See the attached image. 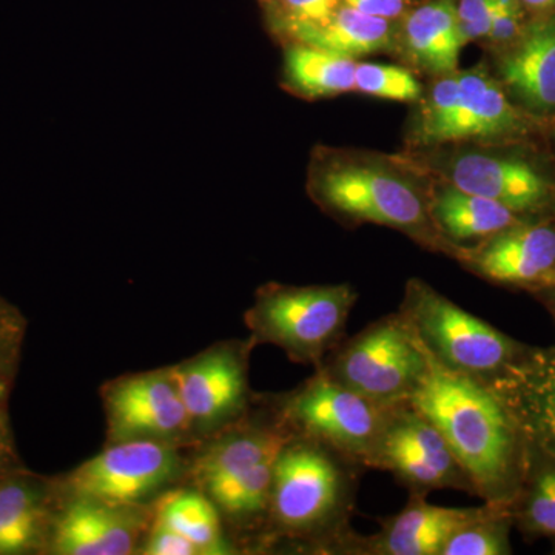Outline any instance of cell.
Masks as SVG:
<instances>
[{
    "mask_svg": "<svg viewBox=\"0 0 555 555\" xmlns=\"http://www.w3.org/2000/svg\"><path fill=\"white\" fill-rule=\"evenodd\" d=\"M554 291H555V288H554Z\"/></svg>",
    "mask_w": 555,
    "mask_h": 555,
    "instance_id": "cell-40",
    "label": "cell"
},
{
    "mask_svg": "<svg viewBox=\"0 0 555 555\" xmlns=\"http://www.w3.org/2000/svg\"><path fill=\"white\" fill-rule=\"evenodd\" d=\"M65 500L51 528L54 554L139 553L153 520L147 505H122L89 496L67 495Z\"/></svg>",
    "mask_w": 555,
    "mask_h": 555,
    "instance_id": "cell-15",
    "label": "cell"
},
{
    "mask_svg": "<svg viewBox=\"0 0 555 555\" xmlns=\"http://www.w3.org/2000/svg\"><path fill=\"white\" fill-rule=\"evenodd\" d=\"M294 436L286 423L235 427L210 444L195 462V478L204 492L246 476L262 460L278 454Z\"/></svg>",
    "mask_w": 555,
    "mask_h": 555,
    "instance_id": "cell-21",
    "label": "cell"
},
{
    "mask_svg": "<svg viewBox=\"0 0 555 555\" xmlns=\"http://www.w3.org/2000/svg\"><path fill=\"white\" fill-rule=\"evenodd\" d=\"M3 339L7 338L0 334V396H2L3 389H5V364H9L5 360V352H9V350L3 347Z\"/></svg>",
    "mask_w": 555,
    "mask_h": 555,
    "instance_id": "cell-36",
    "label": "cell"
},
{
    "mask_svg": "<svg viewBox=\"0 0 555 555\" xmlns=\"http://www.w3.org/2000/svg\"><path fill=\"white\" fill-rule=\"evenodd\" d=\"M427 358L425 377L409 403L437 427L473 492L486 503L507 505L520 473L516 416L494 387L440 366L429 353Z\"/></svg>",
    "mask_w": 555,
    "mask_h": 555,
    "instance_id": "cell-1",
    "label": "cell"
},
{
    "mask_svg": "<svg viewBox=\"0 0 555 555\" xmlns=\"http://www.w3.org/2000/svg\"><path fill=\"white\" fill-rule=\"evenodd\" d=\"M248 347L224 343L171 367L193 433H214L235 422L248 401Z\"/></svg>",
    "mask_w": 555,
    "mask_h": 555,
    "instance_id": "cell-12",
    "label": "cell"
},
{
    "mask_svg": "<svg viewBox=\"0 0 555 555\" xmlns=\"http://www.w3.org/2000/svg\"><path fill=\"white\" fill-rule=\"evenodd\" d=\"M393 404H379L347 389L318 369L281 408V418L356 465H371L372 452Z\"/></svg>",
    "mask_w": 555,
    "mask_h": 555,
    "instance_id": "cell-7",
    "label": "cell"
},
{
    "mask_svg": "<svg viewBox=\"0 0 555 555\" xmlns=\"http://www.w3.org/2000/svg\"><path fill=\"white\" fill-rule=\"evenodd\" d=\"M343 5L390 22H398L412 7L414 0H343Z\"/></svg>",
    "mask_w": 555,
    "mask_h": 555,
    "instance_id": "cell-34",
    "label": "cell"
},
{
    "mask_svg": "<svg viewBox=\"0 0 555 555\" xmlns=\"http://www.w3.org/2000/svg\"><path fill=\"white\" fill-rule=\"evenodd\" d=\"M102 401L107 444L129 440L178 443L193 433L171 369L113 379L102 387Z\"/></svg>",
    "mask_w": 555,
    "mask_h": 555,
    "instance_id": "cell-11",
    "label": "cell"
},
{
    "mask_svg": "<svg viewBox=\"0 0 555 555\" xmlns=\"http://www.w3.org/2000/svg\"><path fill=\"white\" fill-rule=\"evenodd\" d=\"M268 5L269 30L283 42L295 28L321 24L334 16L343 0H273Z\"/></svg>",
    "mask_w": 555,
    "mask_h": 555,
    "instance_id": "cell-29",
    "label": "cell"
},
{
    "mask_svg": "<svg viewBox=\"0 0 555 555\" xmlns=\"http://www.w3.org/2000/svg\"><path fill=\"white\" fill-rule=\"evenodd\" d=\"M492 387L513 411L521 433L555 459V352L526 357Z\"/></svg>",
    "mask_w": 555,
    "mask_h": 555,
    "instance_id": "cell-19",
    "label": "cell"
},
{
    "mask_svg": "<svg viewBox=\"0 0 555 555\" xmlns=\"http://www.w3.org/2000/svg\"><path fill=\"white\" fill-rule=\"evenodd\" d=\"M141 554L147 555H203L198 546L193 545L189 539L179 534L169 526L160 524L153 517L147 535L142 542Z\"/></svg>",
    "mask_w": 555,
    "mask_h": 555,
    "instance_id": "cell-33",
    "label": "cell"
},
{
    "mask_svg": "<svg viewBox=\"0 0 555 555\" xmlns=\"http://www.w3.org/2000/svg\"><path fill=\"white\" fill-rule=\"evenodd\" d=\"M356 91L367 96L397 102H420L425 89L411 68L358 62Z\"/></svg>",
    "mask_w": 555,
    "mask_h": 555,
    "instance_id": "cell-28",
    "label": "cell"
},
{
    "mask_svg": "<svg viewBox=\"0 0 555 555\" xmlns=\"http://www.w3.org/2000/svg\"><path fill=\"white\" fill-rule=\"evenodd\" d=\"M358 294L349 284L259 288L246 323L254 343L283 349L295 363L320 369L338 345Z\"/></svg>",
    "mask_w": 555,
    "mask_h": 555,
    "instance_id": "cell-4",
    "label": "cell"
},
{
    "mask_svg": "<svg viewBox=\"0 0 555 555\" xmlns=\"http://www.w3.org/2000/svg\"><path fill=\"white\" fill-rule=\"evenodd\" d=\"M502 0H455L460 30L465 42H483Z\"/></svg>",
    "mask_w": 555,
    "mask_h": 555,
    "instance_id": "cell-32",
    "label": "cell"
},
{
    "mask_svg": "<svg viewBox=\"0 0 555 555\" xmlns=\"http://www.w3.org/2000/svg\"><path fill=\"white\" fill-rule=\"evenodd\" d=\"M506 147L454 150L426 164H434L441 181L463 192L495 201L521 217H535L555 203V177L535 159Z\"/></svg>",
    "mask_w": 555,
    "mask_h": 555,
    "instance_id": "cell-8",
    "label": "cell"
},
{
    "mask_svg": "<svg viewBox=\"0 0 555 555\" xmlns=\"http://www.w3.org/2000/svg\"><path fill=\"white\" fill-rule=\"evenodd\" d=\"M262 2L270 3V2H273V0H262Z\"/></svg>",
    "mask_w": 555,
    "mask_h": 555,
    "instance_id": "cell-39",
    "label": "cell"
},
{
    "mask_svg": "<svg viewBox=\"0 0 555 555\" xmlns=\"http://www.w3.org/2000/svg\"><path fill=\"white\" fill-rule=\"evenodd\" d=\"M153 517L189 539L203 555L233 553L222 534L218 506L203 492H166L160 495Z\"/></svg>",
    "mask_w": 555,
    "mask_h": 555,
    "instance_id": "cell-25",
    "label": "cell"
},
{
    "mask_svg": "<svg viewBox=\"0 0 555 555\" xmlns=\"http://www.w3.org/2000/svg\"><path fill=\"white\" fill-rule=\"evenodd\" d=\"M429 210L438 232L459 248L476 246L532 218L521 217L495 201L463 192L444 181L429 190Z\"/></svg>",
    "mask_w": 555,
    "mask_h": 555,
    "instance_id": "cell-20",
    "label": "cell"
},
{
    "mask_svg": "<svg viewBox=\"0 0 555 555\" xmlns=\"http://www.w3.org/2000/svg\"><path fill=\"white\" fill-rule=\"evenodd\" d=\"M531 16L555 14V0H518Z\"/></svg>",
    "mask_w": 555,
    "mask_h": 555,
    "instance_id": "cell-35",
    "label": "cell"
},
{
    "mask_svg": "<svg viewBox=\"0 0 555 555\" xmlns=\"http://www.w3.org/2000/svg\"><path fill=\"white\" fill-rule=\"evenodd\" d=\"M455 259L502 286L551 291L555 288V224L526 218L476 246L460 248Z\"/></svg>",
    "mask_w": 555,
    "mask_h": 555,
    "instance_id": "cell-14",
    "label": "cell"
},
{
    "mask_svg": "<svg viewBox=\"0 0 555 555\" xmlns=\"http://www.w3.org/2000/svg\"><path fill=\"white\" fill-rule=\"evenodd\" d=\"M429 358L401 313L382 318L350 338L321 366L339 385L379 404L408 401L425 377Z\"/></svg>",
    "mask_w": 555,
    "mask_h": 555,
    "instance_id": "cell-6",
    "label": "cell"
},
{
    "mask_svg": "<svg viewBox=\"0 0 555 555\" xmlns=\"http://www.w3.org/2000/svg\"><path fill=\"white\" fill-rule=\"evenodd\" d=\"M3 462H5V460H3L2 449H0V474H2Z\"/></svg>",
    "mask_w": 555,
    "mask_h": 555,
    "instance_id": "cell-37",
    "label": "cell"
},
{
    "mask_svg": "<svg viewBox=\"0 0 555 555\" xmlns=\"http://www.w3.org/2000/svg\"><path fill=\"white\" fill-rule=\"evenodd\" d=\"M511 554L507 505L492 503L488 513L456 531L441 547L440 555Z\"/></svg>",
    "mask_w": 555,
    "mask_h": 555,
    "instance_id": "cell-27",
    "label": "cell"
},
{
    "mask_svg": "<svg viewBox=\"0 0 555 555\" xmlns=\"http://www.w3.org/2000/svg\"><path fill=\"white\" fill-rule=\"evenodd\" d=\"M393 36L396 22L367 16L350 7L341 5L327 21L295 28L281 43H306L357 61L383 51L392 53Z\"/></svg>",
    "mask_w": 555,
    "mask_h": 555,
    "instance_id": "cell-22",
    "label": "cell"
},
{
    "mask_svg": "<svg viewBox=\"0 0 555 555\" xmlns=\"http://www.w3.org/2000/svg\"><path fill=\"white\" fill-rule=\"evenodd\" d=\"M369 466L392 473L412 495L436 489L473 492L444 438L409 400L390 408Z\"/></svg>",
    "mask_w": 555,
    "mask_h": 555,
    "instance_id": "cell-10",
    "label": "cell"
},
{
    "mask_svg": "<svg viewBox=\"0 0 555 555\" xmlns=\"http://www.w3.org/2000/svg\"><path fill=\"white\" fill-rule=\"evenodd\" d=\"M401 317L440 366L492 386L528 357L521 346L418 278L408 281Z\"/></svg>",
    "mask_w": 555,
    "mask_h": 555,
    "instance_id": "cell-3",
    "label": "cell"
},
{
    "mask_svg": "<svg viewBox=\"0 0 555 555\" xmlns=\"http://www.w3.org/2000/svg\"><path fill=\"white\" fill-rule=\"evenodd\" d=\"M49 489L30 478L0 481V555L38 550L51 535Z\"/></svg>",
    "mask_w": 555,
    "mask_h": 555,
    "instance_id": "cell-23",
    "label": "cell"
},
{
    "mask_svg": "<svg viewBox=\"0 0 555 555\" xmlns=\"http://www.w3.org/2000/svg\"><path fill=\"white\" fill-rule=\"evenodd\" d=\"M345 456L306 437H291L273 465L269 514L292 535L338 532L350 502ZM350 463V462H349Z\"/></svg>",
    "mask_w": 555,
    "mask_h": 555,
    "instance_id": "cell-5",
    "label": "cell"
},
{
    "mask_svg": "<svg viewBox=\"0 0 555 555\" xmlns=\"http://www.w3.org/2000/svg\"><path fill=\"white\" fill-rule=\"evenodd\" d=\"M357 64L306 43H284L281 86L306 101L339 96L356 91Z\"/></svg>",
    "mask_w": 555,
    "mask_h": 555,
    "instance_id": "cell-24",
    "label": "cell"
},
{
    "mask_svg": "<svg viewBox=\"0 0 555 555\" xmlns=\"http://www.w3.org/2000/svg\"><path fill=\"white\" fill-rule=\"evenodd\" d=\"M547 126H550L551 129H553V134H554V138H555V116H554L553 120H551V122L547 124Z\"/></svg>",
    "mask_w": 555,
    "mask_h": 555,
    "instance_id": "cell-38",
    "label": "cell"
},
{
    "mask_svg": "<svg viewBox=\"0 0 555 555\" xmlns=\"http://www.w3.org/2000/svg\"><path fill=\"white\" fill-rule=\"evenodd\" d=\"M182 466L173 441H119L76 467L64 491L122 505H147L178 480Z\"/></svg>",
    "mask_w": 555,
    "mask_h": 555,
    "instance_id": "cell-9",
    "label": "cell"
},
{
    "mask_svg": "<svg viewBox=\"0 0 555 555\" xmlns=\"http://www.w3.org/2000/svg\"><path fill=\"white\" fill-rule=\"evenodd\" d=\"M546 127L511 100L483 65L460 72V96L438 145L477 142L480 145H518Z\"/></svg>",
    "mask_w": 555,
    "mask_h": 555,
    "instance_id": "cell-13",
    "label": "cell"
},
{
    "mask_svg": "<svg viewBox=\"0 0 555 555\" xmlns=\"http://www.w3.org/2000/svg\"><path fill=\"white\" fill-rule=\"evenodd\" d=\"M465 46L455 0H427L396 22L392 53L434 78L459 69Z\"/></svg>",
    "mask_w": 555,
    "mask_h": 555,
    "instance_id": "cell-17",
    "label": "cell"
},
{
    "mask_svg": "<svg viewBox=\"0 0 555 555\" xmlns=\"http://www.w3.org/2000/svg\"><path fill=\"white\" fill-rule=\"evenodd\" d=\"M494 54L495 78L511 100L547 126L555 116V14L529 17L520 36Z\"/></svg>",
    "mask_w": 555,
    "mask_h": 555,
    "instance_id": "cell-16",
    "label": "cell"
},
{
    "mask_svg": "<svg viewBox=\"0 0 555 555\" xmlns=\"http://www.w3.org/2000/svg\"><path fill=\"white\" fill-rule=\"evenodd\" d=\"M276 455L262 460L246 476L204 492L232 520H255L269 513Z\"/></svg>",
    "mask_w": 555,
    "mask_h": 555,
    "instance_id": "cell-26",
    "label": "cell"
},
{
    "mask_svg": "<svg viewBox=\"0 0 555 555\" xmlns=\"http://www.w3.org/2000/svg\"><path fill=\"white\" fill-rule=\"evenodd\" d=\"M308 193L347 224L385 225L427 250L459 257L430 217L429 190L412 160L378 153L317 147L310 156Z\"/></svg>",
    "mask_w": 555,
    "mask_h": 555,
    "instance_id": "cell-2",
    "label": "cell"
},
{
    "mask_svg": "<svg viewBox=\"0 0 555 555\" xmlns=\"http://www.w3.org/2000/svg\"><path fill=\"white\" fill-rule=\"evenodd\" d=\"M529 534L555 537V459L537 470L521 509Z\"/></svg>",
    "mask_w": 555,
    "mask_h": 555,
    "instance_id": "cell-30",
    "label": "cell"
},
{
    "mask_svg": "<svg viewBox=\"0 0 555 555\" xmlns=\"http://www.w3.org/2000/svg\"><path fill=\"white\" fill-rule=\"evenodd\" d=\"M531 14L521 7L518 0H502L499 10L492 22L491 30L483 40L485 46L491 49L492 53L505 49L524 31L526 22Z\"/></svg>",
    "mask_w": 555,
    "mask_h": 555,
    "instance_id": "cell-31",
    "label": "cell"
},
{
    "mask_svg": "<svg viewBox=\"0 0 555 555\" xmlns=\"http://www.w3.org/2000/svg\"><path fill=\"white\" fill-rule=\"evenodd\" d=\"M491 505L437 506L426 503L425 495H412L411 503L390 518L364 550L379 555H440L441 547L456 531L485 516Z\"/></svg>",
    "mask_w": 555,
    "mask_h": 555,
    "instance_id": "cell-18",
    "label": "cell"
}]
</instances>
